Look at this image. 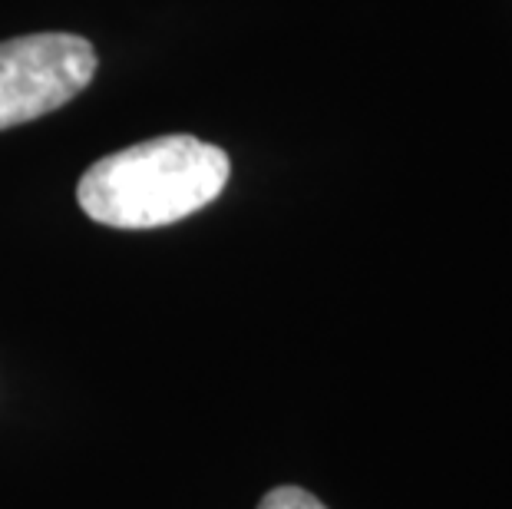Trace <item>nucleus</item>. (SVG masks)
I'll list each match as a JSON object with an SVG mask.
<instances>
[{"label": "nucleus", "instance_id": "obj_1", "mask_svg": "<svg viewBox=\"0 0 512 509\" xmlns=\"http://www.w3.org/2000/svg\"><path fill=\"white\" fill-rule=\"evenodd\" d=\"M228 156L195 136H159L96 159L76 199L93 222L110 229H159L222 196Z\"/></svg>", "mask_w": 512, "mask_h": 509}, {"label": "nucleus", "instance_id": "obj_2", "mask_svg": "<svg viewBox=\"0 0 512 509\" xmlns=\"http://www.w3.org/2000/svg\"><path fill=\"white\" fill-rule=\"evenodd\" d=\"M96 50L76 34H30L0 43V129L30 123L86 90Z\"/></svg>", "mask_w": 512, "mask_h": 509}, {"label": "nucleus", "instance_id": "obj_3", "mask_svg": "<svg viewBox=\"0 0 512 509\" xmlns=\"http://www.w3.org/2000/svg\"><path fill=\"white\" fill-rule=\"evenodd\" d=\"M258 509H328L318 496H311L308 490H301V486H278V490H271L265 500H261Z\"/></svg>", "mask_w": 512, "mask_h": 509}]
</instances>
